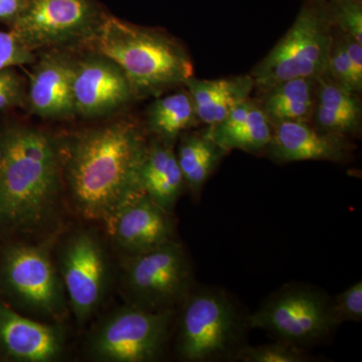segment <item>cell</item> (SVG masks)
I'll return each mask as SVG.
<instances>
[{"label": "cell", "mask_w": 362, "mask_h": 362, "mask_svg": "<svg viewBox=\"0 0 362 362\" xmlns=\"http://www.w3.org/2000/svg\"><path fill=\"white\" fill-rule=\"evenodd\" d=\"M148 140L135 121L121 119L84 130L63 146L64 183L83 218L107 225L144 194Z\"/></svg>", "instance_id": "cell-1"}, {"label": "cell", "mask_w": 362, "mask_h": 362, "mask_svg": "<svg viewBox=\"0 0 362 362\" xmlns=\"http://www.w3.org/2000/svg\"><path fill=\"white\" fill-rule=\"evenodd\" d=\"M63 145L47 131L14 126L0 133V226L35 230L58 209Z\"/></svg>", "instance_id": "cell-2"}, {"label": "cell", "mask_w": 362, "mask_h": 362, "mask_svg": "<svg viewBox=\"0 0 362 362\" xmlns=\"http://www.w3.org/2000/svg\"><path fill=\"white\" fill-rule=\"evenodd\" d=\"M90 40L95 52L120 66L136 99L161 96L194 76L187 49L160 30L104 16Z\"/></svg>", "instance_id": "cell-3"}, {"label": "cell", "mask_w": 362, "mask_h": 362, "mask_svg": "<svg viewBox=\"0 0 362 362\" xmlns=\"http://www.w3.org/2000/svg\"><path fill=\"white\" fill-rule=\"evenodd\" d=\"M180 306L176 352L181 361L235 359L245 345L247 323L228 293L218 287H194Z\"/></svg>", "instance_id": "cell-4"}, {"label": "cell", "mask_w": 362, "mask_h": 362, "mask_svg": "<svg viewBox=\"0 0 362 362\" xmlns=\"http://www.w3.org/2000/svg\"><path fill=\"white\" fill-rule=\"evenodd\" d=\"M333 30L325 0L307 2L284 37L250 73L255 88L263 93L291 78H320L327 70Z\"/></svg>", "instance_id": "cell-5"}, {"label": "cell", "mask_w": 362, "mask_h": 362, "mask_svg": "<svg viewBox=\"0 0 362 362\" xmlns=\"http://www.w3.org/2000/svg\"><path fill=\"white\" fill-rule=\"evenodd\" d=\"M247 323L302 349L323 341L339 326L331 312V298L312 286L296 283L273 293L247 317Z\"/></svg>", "instance_id": "cell-6"}, {"label": "cell", "mask_w": 362, "mask_h": 362, "mask_svg": "<svg viewBox=\"0 0 362 362\" xmlns=\"http://www.w3.org/2000/svg\"><path fill=\"white\" fill-rule=\"evenodd\" d=\"M124 291L130 305L148 311L175 310L192 291L194 272L185 247L175 240L128 256Z\"/></svg>", "instance_id": "cell-7"}, {"label": "cell", "mask_w": 362, "mask_h": 362, "mask_svg": "<svg viewBox=\"0 0 362 362\" xmlns=\"http://www.w3.org/2000/svg\"><path fill=\"white\" fill-rule=\"evenodd\" d=\"M175 310L148 311L128 305L93 333L90 356L101 361H158L165 350Z\"/></svg>", "instance_id": "cell-8"}, {"label": "cell", "mask_w": 362, "mask_h": 362, "mask_svg": "<svg viewBox=\"0 0 362 362\" xmlns=\"http://www.w3.org/2000/svg\"><path fill=\"white\" fill-rule=\"evenodd\" d=\"M104 16L93 0H23L11 32L32 52L92 39Z\"/></svg>", "instance_id": "cell-9"}, {"label": "cell", "mask_w": 362, "mask_h": 362, "mask_svg": "<svg viewBox=\"0 0 362 362\" xmlns=\"http://www.w3.org/2000/svg\"><path fill=\"white\" fill-rule=\"evenodd\" d=\"M2 277L9 292L28 308L54 319L63 315L65 288L44 247H11L4 258Z\"/></svg>", "instance_id": "cell-10"}, {"label": "cell", "mask_w": 362, "mask_h": 362, "mask_svg": "<svg viewBox=\"0 0 362 362\" xmlns=\"http://www.w3.org/2000/svg\"><path fill=\"white\" fill-rule=\"evenodd\" d=\"M61 279L78 322L87 321L102 303L106 290V256L99 240L88 232L76 233L62 252Z\"/></svg>", "instance_id": "cell-11"}, {"label": "cell", "mask_w": 362, "mask_h": 362, "mask_svg": "<svg viewBox=\"0 0 362 362\" xmlns=\"http://www.w3.org/2000/svg\"><path fill=\"white\" fill-rule=\"evenodd\" d=\"M71 89L75 114L85 118L108 115L136 99L120 66L97 52L74 59Z\"/></svg>", "instance_id": "cell-12"}, {"label": "cell", "mask_w": 362, "mask_h": 362, "mask_svg": "<svg viewBox=\"0 0 362 362\" xmlns=\"http://www.w3.org/2000/svg\"><path fill=\"white\" fill-rule=\"evenodd\" d=\"M171 214L143 194L124 206L107 226L117 246L133 256L175 240Z\"/></svg>", "instance_id": "cell-13"}, {"label": "cell", "mask_w": 362, "mask_h": 362, "mask_svg": "<svg viewBox=\"0 0 362 362\" xmlns=\"http://www.w3.org/2000/svg\"><path fill=\"white\" fill-rule=\"evenodd\" d=\"M272 160L340 162L350 153L349 138L323 132L307 122L273 125V135L266 148Z\"/></svg>", "instance_id": "cell-14"}, {"label": "cell", "mask_w": 362, "mask_h": 362, "mask_svg": "<svg viewBox=\"0 0 362 362\" xmlns=\"http://www.w3.org/2000/svg\"><path fill=\"white\" fill-rule=\"evenodd\" d=\"M0 349L11 358L51 362L64 351V335L56 326L40 323L0 304Z\"/></svg>", "instance_id": "cell-15"}, {"label": "cell", "mask_w": 362, "mask_h": 362, "mask_svg": "<svg viewBox=\"0 0 362 362\" xmlns=\"http://www.w3.org/2000/svg\"><path fill=\"white\" fill-rule=\"evenodd\" d=\"M74 59L62 52H45L30 77L28 103L33 113L45 119L75 115L74 110Z\"/></svg>", "instance_id": "cell-16"}, {"label": "cell", "mask_w": 362, "mask_h": 362, "mask_svg": "<svg viewBox=\"0 0 362 362\" xmlns=\"http://www.w3.org/2000/svg\"><path fill=\"white\" fill-rule=\"evenodd\" d=\"M206 134L221 148L257 153L266 150L273 135V125L259 101L243 102L221 122L209 126Z\"/></svg>", "instance_id": "cell-17"}, {"label": "cell", "mask_w": 362, "mask_h": 362, "mask_svg": "<svg viewBox=\"0 0 362 362\" xmlns=\"http://www.w3.org/2000/svg\"><path fill=\"white\" fill-rule=\"evenodd\" d=\"M183 86L194 101L199 122L207 127L223 120L235 107L251 98L255 89L250 74L213 80L192 76Z\"/></svg>", "instance_id": "cell-18"}, {"label": "cell", "mask_w": 362, "mask_h": 362, "mask_svg": "<svg viewBox=\"0 0 362 362\" xmlns=\"http://www.w3.org/2000/svg\"><path fill=\"white\" fill-rule=\"evenodd\" d=\"M362 104L359 95L324 74L317 80L315 108L311 124L317 129L349 138L361 132Z\"/></svg>", "instance_id": "cell-19"}, {"label": "cell", "mask_w": 362, "mask_h": 362, "mask_svg": "<svg viewBox=\"0 0 362 362\" xmlns=\"http://www.w3.org/2000/svg\"><path fill=\"white\" fill-rule=\"evenodd\" d=\"M141 180L144 194L173 213L185 187L173 144L156 136L148 140Z\"/></svg>", "instance_id": "cell-20"}, {"label": "cell", "mask_w": 362, "mask_h": 362, "mask_svg": "<svg viewBox=\"0 0 362 362\" xmlns=\"http://www.w3.org/2000/svg\"><path fill=\"white\" fill-rule=\"evenodd\" d=\"M317 80L291 78L263 92L259 105L272 125L284 122L311 123L316 104Z\"/></svg>", "instance_id": "cell-21"}, {"label": "cell", "mask_w": 362, "mask_h": 362, "mask_svg": "<svg viewBox=\"0 0 362 362\" xmlns=\"http://www.w3.org/2000/svg\"><path fill=\"white\" fill-rule=\"evenodd\" d=\"M180 138L176 157L185 187L197 197L228 151L216 144L206 131H187Z\"/></svg>", "instance_id": "cell-22"}, {"label": "cell", "mask_w": 362, "mask_h": 362, "mask_svg": "<svg viewBox=\"0 0 362 362\" xmlns=\"http://www.w3.org/2000/svg\"><path fill=\"white\" fill-rule=\"evenodd\" d=\"M199 124L194 101L187 90L157 97L147 111L150 132L169 144H175L181 134Z\"/></svg>", "instance_id": "cell-23"}, {"label": "cell", "mask_w": 362, "mask_h": 362, "mask_svg": "<svg viewBox=\"0 0 362 362\" xmlns=\"http://www.w3.org/2000/svg\"><path fill=\"white\" fill-rule=\"evenodd\" d=\"M235 359L244 362H306L311 361V356L302 347L277 340L259 346L243 345Z\"/></svg>", "instance_id": "cell-24"}, {"label": "cell", "mask_w": 362, "mask_h": 362, "mask_svg": "<svg viewBox=\"0 0 362 362\" xmlns=\"http://www.w3.org/2000/svg\"><path fill=\"white\" fill-rule=\"evenodd\" d=\"M325 74L345 89L358 95L361 94L362 85L357 82L354 76L351 62L345 47L344 37L342 33L335 28L333 30L332 45H331L327 70Z\"/></svg>", "instance_id": "cell-25"}, {"label": "cell", "mask_w": 362, "mask_h": 362, "mask_svg": "<svg viewBox=\"0 0 362 362\" xmlns=\"http://www.w3.org/2000/svg\"><path fill=\"white\" fill-rule=\"evenodd\" d=\"M327 6L334 28L362 45L361 0H332Z\"/></svg>", "instance_id": "cell-26"}, {"label": "cell", "mask_w": 362, "mask_h": 362, "mask_svg": "<svg viewBox=\"0 0 362 362\" xmlns=\"http://www.w3.org/2000/svg\"><path fill=\"white\" fill-rule=\"evenodd\" d=\"M331 312L338 324L362 320V281L331 299Z\"/></svg>", "instance_id": "cell-27"}, {"label": "cell", "mask_w": 362, "mask_h": 362, "mask_svg": "<svg viewBox=\"0 0 362 362\" xmlns=\"http://www.w3.org/2000/svg\"><path fill=\"white\" fill-rule=\"evenodd\" d=\"M33 52L28 49L11 32L0 30V71L35 62Z\"/></svg>", "instance_id": "cell-28"}, {"label": "cell", "mask_w": 362, "mask_h": 362, "mask_svg": "<svg viewBox=\"0 0 362 362\" xmlns=\"http://www.w3.org/2000/svg\"><path fill=\"white\" fill-rule=\"evenodd\" d=\"M23 82L18 75L6 84L0 86V112L23 103L25 99Z\"/></svg>", "instance_id": "cell-29"}, {"label": "cell", "mask_w": 362, "mask_h": 362, "mask_svg": "<svg viewBox=\"0 0 362 362\" xmlns=\"http://www.w3.org/2000/svg\"><path fill=\"white\" fill-rule=\"evenodd\" d=\"M342 35L344 37L345 47H346L347 54H349L350 62H351L354 76H356L357 82L362 85V45L343 33Z\"/></svg>", "instance_id": "cell-30"}, {"label": "cell", "mask_w": 362, "mask_h": 362, "mask_svg": "<svg viewBox=\"0 0 362 362\" xmlns=\"http://www.w3.org/2000/svg\"><path fill=\"white\" fill-rule=\"evenodd\" d=\"M23 0H0V21L11 23L20 13Z\"/></svg>", "instance_id": "cell-31"}, {"label": "cell", "mask_w": 362, "mask_h": 362, "mask_svg": "<svg viewBox=\"0 0 362 362\" xmlns=\"http://www.w3.org/2000/svg\"><path fill=\"white\" fill-rule=\"evenodd\" d=\"M18 74L11 69H6V70L0 71V86L6 84V83L11 81V78L16 77Z\"/></svg>", "instance_id": "cell-32"}, {"label": "cell", "mask_w": 362, "mask_h": 362, "mask_svg": "<svg viewBox=\"0 0 362 362\" xmlns=\"http://www.w3.org/2000/svg\"><path fill=\"white\" fill-rule=\"evenodd\" d=\"M328 1H332V0H328Z\"/></svg>", "instance_id": "cell-33"}]
</instances>
